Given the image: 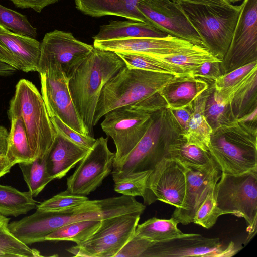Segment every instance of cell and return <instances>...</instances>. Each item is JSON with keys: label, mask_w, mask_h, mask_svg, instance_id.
Here are the masks:
<instances>
[{"label": "cell", "mask_w": 257, "mask_h": 257, "mask_svg": "<svg viewBox=\"0 0 257 257\" xmlns=\"http://www.w3.org/2000/svg\"><path fill=\"white\" fill-rule=\"evenodd\" d=\"M146 206L134 197L122 195L101 200H88L78 206L61 211L36 209L18 222L20 235L28 244L43 242L45 237L69 223L89 219L103 220L122 215L140 213Z\"/></svg>", "instance_id": "cell-1"}, {"label": "cell", "mask_w": 257, "mask_h": 257, "mask_svg": "<svg viewBox=\"0 0 257 257\" xmlns=\"http://www.w3.org/2000/svg\"><path fill=\"white\" fill-rule=\"evenodd\" d=\"M125 66L116 53L94 48L70 79L72 101L89 135L93 133L94 112L103 88Z\"/></svg>", "instance_id": "cell-2"}, {"label": "cell", "mask_w": 257, "mask_h": 257, "mask_svg": "<svg viewBox=\"0 0 257 257\" xmlns=\"http://www.w3.org/2000/svg\"><path fill=\"white\" fill-rule=\"evenodd\" d=\"M180 77L124 66L103 88L94 112L93 126L112 110L161 96L160 90Z\"/></svg>", "instance_id": "cell-3"}, {"label": "cell", "mask_w": 257, "mask_h": 257, "mask_svg": "<svg viewBox=\"0 0 257 257\" xmlns=\"http://www.w3.org/2000/svg\"><path fill=\"white\" fill-rule=\"evenodd\" d=\"M147 132L119 165L111 172L114 182L132 177L146 171H152L165 157L169 145L182 136L170 110L166 107L151 113Z\"/></svg>", "instance_id": "cell-4"}, {"label": "cell", "mask_w": 257, "mask_h": 257, "mask_svg": "<svg viewBox=\"0 0 257 257\" xmlns=\"http://www.w3.org/2000/svg\"><path fill=\"white\" fill-rule=\"evenodd\" d=\"M8 115L10 120L16 117L22 119L35 159L46 158L57 133L42 95L32 82L25 79L18 81Z\"/></svg>", "instance_id": "cell-5"}, {"label": "cell", "mask_w": 257, "mask_h": 257, "mask_svg": "<svg viewBox=\"0 0 257 257\" xmlns=\"http://www.w3.org/2000/svg\"><path fill=\"white\" fill-rule=\"evenodd\" d=\"M208 151L222 173L257 170V128L237 120L213 130Z\"/></svg>", "instance_id": "cell-6"}, {"label": "cell", "mask_w": 257, "mask_h": 257, "mask_svg": "<svg viewBox=\"0 0 257 257\" xmlns=\"http://www.w3.org/2000/svg\"><path fill=\"white\" fill-rule=\"evenodd\" d=\"M178 4L200 36L203 47L222 61L230 44L241 4Z\"/></svg>", "instance_id": "cell-7"}, {"label": "cell", "mask_w": 257, "mask_h": 257, "mask_svg": "<svg viewBox=\"0 0 257 257\" xmlns=\"http://www.w3.org/2000/svg\"><path fill=\"white\" fill-rule=\"evenodd\" d=\"M214 194L218 207L243 218L249 232L246 241L253 236L257 227V170L238 175L221 173Z\"/></svg>", "instance_id": "cell-8"}, {"label": "cell", "mask_w": 257, "mask_h": 257, "mask_svg": "<svg viewBox=\"0 0 257 257\" xmlns=\"http://www.w3.org/2000/svg\"><path fill=\"white\" fill-rule=\"evenodd\" d=\"M141 214L134 213L102 220L91 237L67 250L74 256L115 257L135 235Z\"/></svg>", "instance_id": "cell-9"}, {"label": "cell", "mask_w": 257, "mask_h": 257, "mask_svg": "<svg viewBox=\"0 0 257 257\" xmlns=\"http://www.w3.org/2000/svg\"><path fill=\"white\" fill-rule=\"evenodd\" d=\"M38 72L41 95L49 116H56L74 131L89 135L72 101L69 80L61 69L56 64H39Z\"/></svg>", "instance_id": "cell-10"}, {"label": "cell", "mask_w": 257, "mask_h": 257, "mask_svg": "<svg viewBox=\"0 0 257 257\" xmlns=\"http://www.w3.org/2000/svg\"><path fill=\"white\" fill-rule=\"evenodd\" d=\"M101 123L103 131L115 145L113 167L121 164L145 135L151 122V113L123 106L107 113Z\"/></svg>", "instance_id": "cell-11"}, {"label": "cell", "mask_w": 257, "mask_h": 257, "mask_svg": "<svg viewBox=\"0 0 257 257\" xmlns=\"http://www.w3.org/2000/svg\"><path fill=\"white\" fill-rule=\"evenodd\" d=\"M257 61V0H243L232 39L220 63L222 75Z\"/></svg>", "instance_id": "cell-12"}, {"label": "cell", "mask_w": 257, "mask_h": 257, "mask_svg": "<svg viewBox=\"0 0 257 257\" xmlns=\"http://www.w3.org/2000/svg\"><path fill=\"white\" fill-rule=\"evenodd\" d=\"M115 153L108 147V138L101 137L67 178L68 192L87 196L95 191L112 172Z\"/></svg>", "instance_id": "cell-13"}, {"label": "cell", "mask_w": 257, "mask_h": 257, "mask_svg": "<svg viewBox=\"0 0 257 257\" xmlns=\"http://www.w3.org/2000/svg\"><path fill=\"white\" fill-rule=\"evenodd\" d=\"M94 48L76 39L71 33L55 30L46 33L41 43L39 64L58 65L70 80Z\"/></svg>", "instance_id": "cell-14"}, {"label": "cell", "mask_w": 257, "mask_h": 257, "mask_svg": "<svg viewBox=\"0 0 257 257\" xmlns=\"http://www.w3.org/2000/svg\"><path fill=\"white\" fill-rule=\"evenodd\" d=\"M185 170L181 162L164 157L149 176L144 203L150 205L157 200L180 208L186 190Z\"/></svg>", "instance_id": "cell-15"}, {"label": "cell", "mask_w": 257, "mask_h": 257, "mask_svg": "<svg viewBox=\"0 0 257 257\" xmlns=\"http://www.w3.org/2000/svg\"><path fill=\"white\" fill-rule=\"evenodd\" d=\"M136 6L149 25L173 37L203 47L200 36L179 4L171 0H142Z\"/></svg>", "instance_id": "cell-16"}, {"label": "cell", "mask_w": 257, "mask_h": 257, "mask_svg": "<svg viewBox=\"0 0 257 257\" xmlns=\"http://www.w3.org/2000/svg\"><path fill=\"white\" fill-rule=\"evenodd\" d=\"M239 249L233 242L224 245L219 238H207L198 234L153 242L142 257L231 256Z\"/></svg>", "instance_id": "cell-17"}, {"label": "cell", "mask_w": 257, "mask_h": 257, "mask_svg": "<svg viewBox=\"0 0 257 257\" xmlns=\"http://www.w3.org/2000/svg\"><path fill=\"white\" fill-rule=\"evenodd\" d=\"M185 167L183 202L180 208H175L172 215L178 223L184 225L193 222L196 212L207 196L214 190L222 173L213 159L202 167Z\"/></svg>", "instance_id": "cell-18"}, {"label": "cell", "mask_w": 257, "mask_h": 257, "mask_svg": "<svg viewBox=\"0 0 257 257\" xmlns=\"http://www.w3.org/2000/svg\"><path fill=\"white\" fill-rule=\"evenodd\" d=\"M194 46L171 35L163 38H138L94 41V48L114 52H130L163 57L184 53Z\"/></svg>", "instance_id": "cell-19"}, {"label": "cell", "mask_w": 257, "mask_h": 257, "mask_svg": "<svg viewBox=\"0 0 257 257\" xmlns=\"http://www.w3.org/2000/svg\"><path fill=\"white\" fill-rule=\"evenodd\" d=\"M90 150L81 147L57 134L46 158L49 174L53 180L64 177Z\"/></svg>", "instance_id": "cell-20"}, {"label": "cell", "mask_w": 257, "mask_h": 257, "mask_svg": "<svg viewBox=\"0 0 257 257\" xmlns=\"http://www.w3.org/2000/svg\"><path fill=\"white\" fill-rule=\"evenodd\" d=\"M0 45L19 62L21 70L39 71L41 43L35 38L17 34L11 31L0 32Z\"/></svg>", "instance_id": "cell-21"}, {"label": "cell", "mask_w": 257, "mask_h": 257, "mask_svg": "<svg viewBox=\"0 0 257 257\" xmlns=\"http://www.w3.org/2000/svg\"><path fill=\"white\" fill-rule=\"evenodd\" d=\"M209 82L191 76H184L168 83L160 91L167 108L176 109L192 104L195 99L209 86Z\"/></svg>", "instance_id": "cell-22"}, {"label": "cell", "mask_w": 257, "mask_h": 257, "mask_svg": "<svg viewBox=\"0 0 257 257\" xmlns=\"http://www.w3.org/2000/svg\"><path fill=\"white\" fill-rule=\"evenodd\" d=\"M142 0H74L76 8L92 17L113 15L149 24L137 4Z\"/></svg>", "instance_id": "cell-23"}, {"label": "cell", "mask_w": 257, "mask_h": 257, "mask_svg": "<svg viewBox=\"0 0 257 257\" xmlns=\"http://www.w3.org/2000/svg\"><path fill=\"white\" fill-rule=\"evenodd\" d=\"M170 35L141 22L111 21L102 25L99 32L93 37L94 41H104L138 38H163Z\"/></svg>", "instance_id": "cell-24"}, {"label": "cell", "mask_w": 257, "mask_h": 257, "mask_svg": "<svg viewBox=\"0 0 257 257\" xmlns=\"http://www.w3.org/2000/svg\"><path fill=\"white\" fill-rule=\"evenodd\" d=\"M226 104L233 121L257 109V67L235 87Z\"/></svg>", "instance_id": "cell-25"}, {"label": "cell", "mask_w": 257, "mask_h": 257, "mask_svg": "<svg viewBox=\"0 0 257 257\" xmlns=\"http://www.w3.org/2000/svg\"><path fill=\"white\" fill-rule=\"evenodd\" d=\"M214 82H209L208 88L193 101L194 111L187 131L182 135L187 142L208 151L210 136L213 131L204 116V109L208 96L213 90Z\"/></svg>", "instance_id": "cell-26"}, {"label": "cell", "mask_w": 257, "mask_h": 257, "mask_svg": "<svg viewBox=\"0 0 257 257\" xmlns=\"http://www.w3.org/2000/svg\"><path fill=\"white\" fill-rule=\"evenodd\" d=\"M39 203L29 191L21 192L11 186L0 184V214L17 217L36 208Z\"/></svg>", "instance_id": "cell-27"}, {"label": "cell", "mask_w": 257, "mask_h": 257, "mask_svg": "<svg viewBox=\"0 0 257 257\" xmlns=\"http://www.w3.org/2000/svg\"><path fill=\"white\" fill-rule=\"evenodd\" d=\"M178 222L173 218L169 219L151 218L138 224L135 235L153 242H161L189 235L177 227Z\"/></svg>", "instance_id": "cell-28"}, {"label": "cell", "mask_w": 257, "mask_h": 257, "mask_svg": "<svg viewBox=\"0 0 257 257\" xmlns=\"http://www.w3.org/2000/svg\"><path fill=\"white\" fill-rule=\"evenodd\" d=\"M10 120L6 157L14 165L34 160L22 119L16 117Z\"/></svg>", "instance_id": "cell-29"}, {"label": "cell", "mask_w": 257, "mask_h": 257, "mask_svg": "<svg viewBox=\"0 0 257 257\" xmlns=\"http://www.w3.org/2000/svg\"><path fill=\"white\" fill-rule=\"evenodd\" d=\"M165 157L176 160L185 166L195 167H202L212 159L208 151L187 143L182 136L169 145Z\"/></svg>", "instance_id": "cell-30"}, {"label": "cell", "mask_w": 257, "mask_h": 257, "mask_svg": "<svg viewBox=\"0 0 257 257\" xmlns=\"http://www.w3.org/2000/svg\"><path fill=\"white\" fill-rule=\"evenodd\" d=\"M101 220L89 219L65 225L47 235L45 241H68L77 244L91 237L100 227Z\"/></svg>", "instance_id": "cell-31"}, {"label": "cell", "mask_w": 257, "mask_h": 257, "mask_svg": "<svg viewBox=\"0 0 257 257\" xmlns=\"http://www.w3.org/2000/svg\"><path fill=\"white\" fill-rule=\"evenodd\" d=\"M115 53L122 59L125 66L131 69H140L179 76L190 75L179 66L151 55L130 52Z\"/></svg>", "instance_id": "cell-32"}, {"label": "cell", "mask_w": 257, "mask_h": 257, "mask_svg": "<svg viewBox=\"0 0 257 257\" xmlns=\"http://www.w3.org/2000/svg\"><path fill=\"white\" fill-rule=\"evenodd\" d=\"M46 158H36L18 164L29 191L33 197H36L53 180L47 170Z\"/></svg>", "instance_id": "cell-33"}, {"label": "cell", "mask_w": 257, "mask_h": 257, "mask_svg": "<svg viewBox=\"0 0 257 257\" xmlns=\"http://www.w3.org/2000/svg\"><path fill=\"white\" fill-rule=\"evenodd\" d=\"M154 57L179 66L189 75L204 62L221 61L204 47L196 45H194L190 49L182 53L163 57Z\"/></svg>", "instance_id": "cell-34"}, {"label": "cell", "mask_w": 257, "mask_h": 257, "mask_svg": "<svg viewBox=\"0 0 257 257\" xmlns=\"http://www.w3.org/2000/svg\"><path fill=\"white\" fill-rule=\"evenodd\" d=\"M10 218H7L0 223V256L39 257L42 256L39 251L30 248L9 230Z\"/></svg>", "instance_id": "cell-35"}, {"label": "cell", "mask_w": 257, "mask_h": 257, "mask_svg": "<svg viewBox=\"0 0 257 257\" xmlns=\"http://www.w3.org/2000/svg\"><path fill=\"white\" fill-rule=\"evenodd\" d=\"M257 67V61L253 62L235 69L228 73L221 75L214 82L217 95L223 103L227 100L235 88Z\"/></svg>", "instance_id": "cell-36"}, {"label": "cell", "mask_w": 257, "mask_h": 257, "mask_svg": "<svg viewBox=\"0 0 257 257\" xmlns=\"http://www.w3.org/2000/svg\"><path fill=\"white\" fill-rule=\"evenodd\" d=\"M0 25L17 34L33 38L37 35L36 28L31 24L26 16L1 4Z\"/></svg>", "instance_id": "cell-37"}, {"label": "cell", "mask_w": 257, "mask_h": 257, "mask_svg": "<svg viewBox=\"0 0 257 257\" xmlns=\"http://www.w3.org/2000/svg\"><path fill=\"white\" fill-rule=\"evenodd\" d=\"M204 116L212 130L233 121L227 105L223 103L217 95L215 88L207 99Z\"/></svg>", "instance_id": "cell-38"}, {"label": "cell", "mask_w": 257, "mask_h": 257, "mask_svg": "<svg viewBox=\"0 0 257 257\" xmlns=\"http://www.w3.org/2000/svg\"><path fill=\"white\" fill-rule=\"evenodd\" d=\"M88 200L86 196L72 194L66 190L39 203L36 209L45 211H61L78 206Z\"/></svg>", "instance_id": "cell-39"}, {"label": "cell", "mask_w": 257, "mask_h": 257, "mask_svg": "<svg viewBox=\"0 0 257 257\" xmlns=\"http://www.w3.org/2000/svg\"><path fill=\"white\" fill-rule=\"evenodd\" d=\"M226 212L219 208L216 203L214 190L206 197L196 212L193 222L206 229L211 228L218 217Z\"/></svg>", "instance_id": "cell-40"}, {"label": "cell", "mask_w": 257, "mask_h": 257, "mask_svg": "<svg viewBox=\"0 0 257 257\" xmlns=\"http://www.w3.org/2000/svg\"><path fill=\"white\" fill-rule=\"evenodd\" d=\"M152 171H146L132 177L114 183V191L124 195L141 196L144 198L149 176Z\"/></svg>", "instance_id": "cell-41"}, {"label": "cell", "mask_w": 257, "mask_h": 257, "mask_svg": "<svg viewBox=\"0 0 257 257\" xmlns=\"http://www.w3.org/2000/svg\"><path fill=\"white\" fill-rule=\"evenodd\" d=\"M51 122L57 134L72 143L88 150L94 145L96 139L89 135L81 134L64 123L56 116H50Z\"/></svg>", "instance_id": "cell-42"}, {"label": "cell", "mask_w": 257, "mask_h": 257, "mask_svg": "<svg viewBox=\"0 0 257 257\" xmlns=\"http://www.w3.org/2000/svg\"><path fill=\"white\" fill-rule=\"evenodd\" d=\"M153 243L144 238L134 235L115 257H142Z\"/></svg>", "instance_id": "cell-43"}, {"label": "cell", "mask_w": 257, "mask_h": 257, "mask_svg": "<svg viewBox=\"0 0 257 257\" xmlns=\"http://www.w3.org/2000/svg\"><path fill=\"white\" fill-rule=\"evenodd\" d=\"M221 61L204 62L191 72L190 75L207 81L214 82L216 79L222 75L220 69Z\"/></svg>", "instance_id": "cell-44"}, {"label": "cell", "mask_w": 257, "mask_h": 257, "mask_svg": "<svg viewBox=\"0 0 257 257\" xmlns=\"http://www.w3.org/2000/svg\"><path fill=\"white\" fill-rule=\"evenodd\" d=\"M169 110L178 124L183 135L188 129L189 121L194 111L193 103L183 108Z\"/></svg>", "instance_id": "cell-45"}, {"label": "cell", "mask_w": 257, "mask_h": 257, "mask_svg": "<svg viewBox=\"0 0 257 257\" xmlns=\"http://www.w3.org/2000/svg\"><path fill=\"white\" fill-rule=\"evenodd\" d=\"M14 5L22 9L31 8L40 13L46 6L58 0H10Z\"/></svg>", "instance_id": "cell-46"}, {"label": "cell", "mask_w": 257, "mask_h": 257, "mask_svg": "<svg viewBox=\"0 0 257 257\" xmlns=\"http://www.w3.org/2000/svg\"><path fill=\"white\" fill-rule=\"evenodd\" d=\"M10 31L0 25V32ZM0 60L13 66L17 70H21V65L18 60L7 50L0 45Z\"/></svg>", "instance_id": "cell-47"}, {"label": "cell", "mask_w": 257, "mask_h": 257, "mask_svg": "<svg viewBox=\"0 0 257 257\" xmlns=\"http://www.w3.org/2000/svg\"><path fill=\"white\" fill-rule=\"evenodd\" d=\"M9 132L7 129L0 126V157H6Z\"/></svg>", "instance_id": "cell-48"}, {"label": "cell", "mask_w": 257, "mask_h": 257, "mask_svg": "<svg viewBox=\"0 0 257 257\" xmlns=\"http://www.w3.org/2000/svg\"><path fill=\"white\" fill-rule=\"evenodd\" d=\"M247 126L257 128V109L237 120Z\"/></svg>", "instance_id": "cell-49"}, {"label": "cell", "mask_w": 257, "mask_h": 257, "mask_svg": "<svg viewBox=\"0 0 257 257\" xmlns=\"http://www.w3.org/2000/svg\"><path fill=\"white\" fill-rule=\"evenodd\" d=\"M177 3L188 2L201 4L230 5L224 0H171Z\"/></svg>", "instance_id": "cell-50"}, {"label": "cell", "mask_w": 257, "mask_h": 257, "mask_svg": "<svg viewBox=\"0 0 257 257\" xmlns=\"http://www.w3.org/2000/svg\"><path fill=\"white\" fill-rule=\"evenodd\" d=\"M17 69L0 60V76H9L14 74Z\"/></svg>", "instance_id": "cell-51"}, {"label": "cell", "mask_w": 257, "mask_h": 257, "mask_svg": "<svg viewBox=\"0 0 257 257\" xmlns=\"http://www.w3.org/2000/svg\"><path fill=\"white\" fill-rule=\"evenodd\" d=\"M13 166L6 157H0V178L8 173Z\"/></svg>", "instance_id": "cell-52"}, {"label": "cell", "mask_w": 257, "mask_h": 257, "mask_svg": "<svg viewBox=\"0 0 257 257\" xmlns=\"http://www.w3.org/2000/svg\"><path fill=\"white\" fill-rule=\"evenodd\" d=\"M227 3L229 4H232V3H234L239 1H243V0H224Z\"/></svg>", "instance_id": "cell-53"}, {"label": "cell", "mask_w": 257, "mask_h": 257, "mask_svg": "<svg viewBox=\"0 0 257 257\" xmlns=\"http://www.w3.org/2000/svg\"><path fill=\"white\" fill-rule=\"evenodd\" d=\"M7 217L0 214V223L5 220Z\"/></svg>", "instance_id": "cell-54"}]
</instances>
